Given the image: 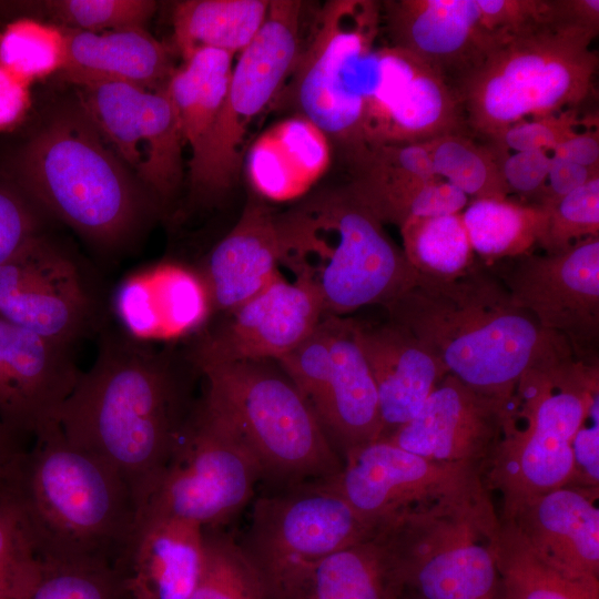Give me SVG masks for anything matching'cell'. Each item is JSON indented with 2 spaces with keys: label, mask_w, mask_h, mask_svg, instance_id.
I'll list each match as a JSON object with an SVG mask.
<instances>
[{
  "label": "cell",
  "mask_w": 599,
  "mask_h": 599,
  "mask_svg": "<svg viewBox=\"0 0 599 599\" xmlns=\"http://www.w3.org/2000/svg\"><path fill=\"white\" fill-rule=\"evenodd\" d=\"M195 405L190 379L169 355L104 329L93 365L82 372L55 423L70 443L121 475L140 516Z\"/></svg>",
  "instance_id": "6da1fadb"
},
{
  "label": "cell",
  "mask_w": 599,
  "mask_h": 599,
  "mask_svg": "<svg viewBox=\"0 0 599 599\" xmlns=\"http://www.w3.org/2000/svg\"><path fill=\"white\" fill-rule=\"evenodd\" d=\"M385 308L389 321L409 331L448 374L504 400L530 367L571 353L512 302L501 281L477 265L453 280L419 275Z\"/></svg>",
  "instance_id": "7a4b0ae2"
},
{
  "label": "cell",
  "mask_w": 599,
  "mask_h": 599,
  "mask_svg": "<svg viewBox=\"0 0 599 599\" xmlns=\"http://www.w3.org/2000/svg\"><path fill=\"white\" fill-rule=\"evenodd\" d=\"M34 437L3 489L35 556L118 568L139 520L128 484L106 461L70 443L55 422Z\"/></svg>",
  "instance_id": "3957f363"
},
{
  "label": "cell",
  "mask_w": 599,
  "mask_h": 599,
  "mask_svg": "<svg viewBox=\"0 0 599 599\" xmlns=\"http://www.w3.org/2000/svg\"><path fill=\"white\" fill-rule=\"evenodd\" d=\"M598 0H548L544 17L504 39L458 91L468 131L491 142L529 118L598 98Z\"/></svg>",
  "instance_id": "277c9868"
},
{
  "label": "cell",
  "mask_w": 599,
  "mask_h": 599,
  "mask_svg": "<svg viewBox=\"0 0 599 599\" xmlns=\"http://www.w3.org/2000/svg\"><path fill=\"white\" fill-rule=\"evenodd\" d=\"M274 221L280 264L317 297L324 315L386 307L419 278L347 185L305 195Z\"/></svg>",
  "instance_id": "5b68a950"
},
{
  "label": "cell",
  "mask_w": 599,
  "mask_h": 599,
  "mask_svg": "<svg viewBox=\"0 0 599 599\" xmlns=\"http://www.w3.org/2000/svg\"><path fill=\"white\" fill-rule=\"evenodd\" d=\"M22 190L102 250L122 247L141 226L149 202L83 112L52 120L24 148Z\"/></svg>",
  "instance_id": "8992f818"
},
{
  "label": "cell",
  "mask_w": 599,
  "mask_h": 599,
  "mask_svg": "<svg viewBox=\"0 0 599 599\" xmlns=\"http://www.w3.org/2000/svg\"><path fill=\"white\" fill-rule=\"evenodd\" d=\"M201 403L257 459L263 479L278 489L325 481L343 459L315 413L276 361H238L197 368Z\"/></svg>",
  "instance_id": "52a82bcc"
},
{
  "label": "cell",
  "mask_w": 599,
  "mask_h": 599,
  "mask_svg": "<svg viewBox=\"0 0 599 599\" xmlns=\"http://www.w3.org/2000/svg\"><path fill=\"white\" fill-rule=\"evenodd\" d=\"M599 363L570 353L552 356L520 377L505 405L502 437L486 476L502 506L561 487L572 470L571 443L592 394Z\"/></svg>",
  "instance_id": "ba28073f"
},
{
  "label": "cell",
  "mask_w": 599,
  "mask_h": 599,
  "mask_svg": "<svg viewBox=\"0 0 599 599\" xmlns=\"http://www.w3.org/2000/svg\"><path fill=\"white\" fill-rule=\"evenodd\" d=\"M490 493L480 481L385 524L405 591L418 599H505Z\"/></svg>",
  "instance_id": "9c48e42d"
},
{
  "label": "cell",
  "mask_w": 599,
  "mask_h": 599,
  "mask_svg": "<svg viewBox=\"0 0 599 599\" xmlns=\"http://www.w3.org/2000/svg\"><path fill=\"white\" fill-rule=\"evenodd\" d=\"M382 31L380 2L331 0L274 103L319 128L348 167L368 151L363 135L362 75Z\"/></svg>",
  "instance_id": "30bf717a"
},
{
  "label": "cell",
  "mask_w": 599,
  "mask_h": 599,
  "mask_svg": "<svg viewBox=\"0 0 599 599\" xmlns=\"http://www.w3.org/2000/svg\"><path fill=\"white\" fill-rule=\"evenodd\" d=\"M303 8L298 0L270 1L262 28L238 54L217 119L189 163L199 202L213 203L235 184L250 124L274 103L300 55Z\"/></svg>",
  "instance_id": "8fae6325"
},
{
  "label": "cell",
  "mask_w": 599,
  "mask_h": 599,
  "mask_svg": "<svg viewBox=\"0 0 599 599\" xmlns=\"http://www.w3.org/2000/svg\"><path fill=\"white\" fill-rule=\"evenodd\" d=\"M260 479L253 453L197 400L139 519L175 517L204 529L221 528L247 505Z\"/></svg>",
  "instance_id": "7c38bea8"
},
{
  "label": "cell",
  "mask_w": 599,
  "mask_h": 599,
  "mask_svg": "<svg viewBox=\"0 0 599 599\" xmlns=\"http://www.w3.org/2000/svg\"><path fill=\"white\" fill-rule=\"evenodd\" d=\"M379 527L363 518L326 483L318 481L257 498L238 544L268 593L291 575Z\"/></svg>",
  "instance_id": "4fadbf2b"
},
{
  "label": "cell",
  "mask_w": 599,
  "mask_h": 599,
  "mask_svg": "<svg viewBox=\"0 0 599 599\" xmlns=\"http://www.w3.org/2000/svg\"><path fill=\"white\" fill-rule=\"evenodd\" d=\"M0 318L70 347L103 325L92 281L42 234L0 264Z\"/></svg>",
  "instance_id": "5bb4252c"
},
{
  "label": "cell",
  "mask_w": 599,
  "mask_h": 599,
  "mask_svg": "<svg viewBox=\"0 0 599 599\" xmlns=\"http://www.w3.org/2000/svg\"><path fill=\"white\" fill-rule=\"evenodd\" d=\"M364 73L363 135L368 150L470 133L458 94L414 54L376 44Z\"/></svg>",
  "instance_id": "9a60e30c"
},
{
  "label": "cell",
  "mask_w": 599,
  "mask_h": 599,
  "mask_svg": "<svg viewBox=\"0 0 599 599\" xmlns=\"http://www.w3.org/2000/svg\"><path fill=\"white\" fill-rule=\"evenodd\" d=\"M79 92L82 112L122 163L156 199L172 197L182 180L184 140L165 89L104 82Z\"/></svg>",
  "instance_id": "2e32d148"
},
{
  "label": "cell",
  "mask_w": 599,
  "mask_h": 599,
  "mask_svg": "<svg viewBox=\"0 0 599 599\" xmlns=\"http://www.w3.org/2000/svg\"><path fill=\"white\" fill-rule=\"evenodd\" d=\"M515 260L505 278L512 302L562 338L575 358L599 363V235Z\"/></svg>",
  "instance_id": "e0dca14e"
},
{
  "label": "cell",
  "mask_w": 599,
  "mask_h": 599,
  "mask_svg": "<svg viewBox=\"0 0 599 599\" xmlns=\"http://www.w3.org/2000/svg\"><path fill=\"white\" fill-rule=\"evenodd\" d=\"M485 481L465 469L439 464L385 439L352 449L325 480L363 518L382 526L402 514Z\"/></svg>",
  "instance_id": "ac0fdd59"
},
{
  "label": "cell",
  "mask_w": 599,
  "mask_h": 599,
  "mask_svg": "<svg viewBox=\"0 0 599 599\" xmlns=\"http://www.w3.org/2000/svg\"><path fill=\"white\" fill-rule=\"evenodd\" d=\"M506 402L447 374L413 419L380 439L486 479L501 441Z\"/></svg>",
  "instance_id": "d6986e66"
},
{
  "label": "cell",
  "mask_w": 599,
  "mask_h": 599,
  "mask_svg": "<svg viewBox=\"0 0 599 599\" xmlns=\"http://www.w3.org/2000/svg\"><path fill=\"white\" fill-rule=\"evenodd\" d=\"M199 335L187 355L195 369L238 361H276L324 316L317 297L281 273L260 293Z\"/></svg>",
  "instance_id": "ffe728a7"
},
{
  "label": "cell",
  "mask_w": 599,
  "mask_h": 599,
  "mask_svg": "<svg viewBox=\"0 0 599 599\" xmlns=\"http://www.w3.org/2000/svg\"><path fill=\"white\" fill-rule=\"evenodd\" d=\"M380 17L388 44L428 64L457 94L502 41L483 23L477 0H388Z\"/></svg>",
  "instance_id": "44dd1931"
},
{
  "label": "cell",
  "mask_w": 599,
  "mask_h": 599,
  "mask_svg": "<svg viewBox=\"0 0 599 599\" xmlns=\"http://www.w3.org/2000/svg\"><path fill=\"white\" fill-rule=\"evenodd\" d=\"M82 372L73 347L0 318V422L35 436L55 422Z\"/></svg>",
  "instance_id": "7402d4cb"
},
{
  "label": "cell",
  "mask_w": 599,
  "mask_h": 599,
  "mask_svg": "<svg viewBox=\"0 0 599 599\" xmlns=\"http://www.w3.org/2000/svg\"><path fill=\"white\" fill-rule=\"evenodd\" d=\"M599 488L566 484L501 506L531 550L549 567L599 586Z\"/></svg>",
  "instance_id": "603a6c76"
},
{
  "label": "cell",
  "mask_w": 599,
  "mask_h": 599,
  "mask_svg": "<svg viewBox=\"0 0 599 599\" xmlns=\"http://www.w3.org/2000/svg\"><path fill=\"white\" fill-rule=\"evenodd\" d=\"M205 561L204 528L175 517H144L116 568L125 599H189Z\"/></svg>",
  "instance_id": "cb8c5ba5"
},
{
  "label": "cell",
  "mask_w": 599,
  "mask_h": 599,
  "mask_svg": "<svg viewBox=\"0 0 599 599\" xmlns=\"http://www.w3.org/2000/svg\"><path fill=\"white\" fill-rule=\"evenodd\" d=\"M354 334L376 386L385 438L417 415L448 373L409 331L392 321L369 325L354 319Z\"/></svg>",
  "instance_id": "d4e9b609"
},
{
  "label": "cell",
  "mask_w": 599,
  "mask_h": 599,
  "mask_svg": "<svg viewBox=\"0 0 599 599\" xmlns=\"http://www.w3.org/2000/svg\"><path fill=\"white\" fill-rule=\"evenodd\" d=\"M114 309L125 333L146 342L199 331L212 304L200 273L171 263L123 281L115 293Z\"/></svg>",
  "instance_id": "484cf974"
},
{
  "label": "cell",
  "mask_w": 599,
  "mask_h": 599,
  "mask_svg": "<svg viewBox=\"0 0 599 599\" xmlns=\"http://www.w3.org/2000/svg\"><path fill=\"white\" fill-rule=\"evenodd\" d=\"M275 213L250 201L232 230L211 250L199 272L215 312L243 304L280 273Z\"/></svg>",
  "instance_id": "4316f807"
},
{
  "label": "cell",
  "mask_w": 599,
  "mask_h": 599,
  "mask_svg": "<svg viewBox=\"0 0 599 599\" xmlns=\"http://www.w3.org/2000/svg\"><path fill=\"white\" fill-rule=\"evenodd\" d=\"M403 580L386 526L304 567L267 593L268 599H397Z\"/></svg>",
  "instance_id": "83f0119b"
},
{
  "label": "cell",
  "mask_w": 599,
  "mask_h": 599,
  "mask_svg": "<svg viewBox=\"0 0 599 599\" xmlns=\"http://www.w3.org/2000/svg\"><path fill=\"white\" fill-rule=\"evenodd\" d=\"M63 78L78 87L116 82L165 89L174 71L165 45L145 29L89 32L65 29Z\"/></svg>",
  "instance_id": "f1b7e54d"
},
{
  "label": "cell",
  "mask_w": 599,
  "mask_h": 599,
  "mask_svg": "<svg viewBox=\"0 0 599 599\" xmlns=\"http://www.w3.org/2000/svg\"><path fill=\"white\" fill-rule=\"evenodd\" d=\"M314 413L342 459L382 436L376 386L354 334V318L337 316L332 373Z\"/></svg>",
  "instance_id": "f546056e"
},
{
  "label": "cell",
  "mask_w": 599,
  "mask_h": 599,
  "mask_svg": "<svg viewBox=\"0 0 599 599\" xmlns=\"http://www.w3.org/2000/svg\"><path fill=\"white\" fill-rule=\"evenodd\" d=\"M331 150L319 128L292 114L266 129L251 145L245 156L248 181L263 199H302L328 169Z\"/></svg>",
  "instance_id": "4dcf8cb0"
},
{
  "label": "cell",
  "mask_w": 599,
  "mask_h": 599,
  "mask_svg": "<svg viewBox=\"0 0 599 599\" xmlns=\"http://www.w3.org/2000/svg\"><path fill=\"white\" fill-rule=\"evenodd\" d=\"M349 170L347 187L383 224L398 229L414 217L461 213L469 203L465 193L443 179L424 180L374 151Z\"/></svg>",
  "instance_id": "1f68e13d"
},
{
  "label": "cell",
  "mask_w": 599,
  "mask_h": 599,
  "mask_svg": "<svg viewBox=\"0 0 599 599\" xmlns=\"http://www.w3.org/2000/svg\"><path fill=\"white\" fill-rule=\"evenodd\" d=\"M268 0H187L173 11L174 42L183 60L201 49L240 54L262 28Z\"/></svg>",
  "instance_id": "d6a6232c"
},
{
  "label": "cell",
  "mask_w": 599,
  "mask_h": 599,
  "mask_svg": "<svg viewBox=\"0 0 599 599\" xmlns=\"http://www.w3.org/2000/svg\"><path fill=\"white\" fill-rule=\"evenodd\" d=\"M234 55L201 49L171 74L165 91L175 109L184 143L194 154L211 132L225 98Z\"/></svg>",
  "instance_id": "836d02e7"
},
{
  "label": "cell",
  "mask_w": 599,
  "mask_h": 599,
  "mask_svg": "<svg viewBox=\"0 0 599 599\" xmlns=\"http://www.w3.org/2000/svg\"><path fill=\"white\" fill-rule=\"evenodd\" d=\"M461 216L475 254L486 261L531 253L548 223L544 206L509 196L469 200Z\"/></svg>",
  "instance_id": "e575fe53"
},
{
  "label": "cell",
  "mask_w": 599,
  "mask_h": 599,
  "mask_svg": "<svg viewBox=\"0 0 599 599\" xmlns=\"http://www.w3.org/2000/svg\"><path fill=\"white\" fill-rule=\"evenodd\" d=\"M497 564L505 599H599V586L571 580L549 567L500 515Z\"/></svg>",
  "instance_id": "d590c367"
},
{
  "label": "cell",
  "mask_w": 599,
  "mask_h": 599,
  "mask_svg": "<svg viewBox=\"0 0 599 599\" xmlns=\"http://www.w3.org/2000/svg\"><path fill=\"white\" fill-rule=\"evenodd\" d=\"M399 231L403 252L420 276L453 280L476 266L461 213L414 217Z\"/></svg>",
  "instance_id": "8d00e7d4"
},
{
  "label": "cell",
  "mask_w": 599,
  "mask_h": 599,
  "mask_svg": "<svg viewBox=\"0 0 599 599\" xmlns=\"http://www.w3.org/2000/svg\"><path fill=\"white\" fill-rule=\"evenodd\" d=\"M435 173L469 200L508 197L500 161L507 153L470 133H451L424 142Z\"/></svg>",
  "instance_id": "74e56055"
},
{
  "label": "cell",
  "mask_w": 599,
  "mask_h": 599,
  "mask_svg": "<svg viewBox=\"0 0 599 599\" xmlns=\"http://www.w3.org/2000/svg\"><path fill=\"white\" fill-rule=\"evenodd\" d=\"M204 568L189 599H267L258 571L231 535L204 529Z\"/></svg>",
  "instance_id": "f35d334b"
},
{
  "label": "cell",
  "mask_w": 599,
  "mask_h": 599,
  "mask_svg": "<svg viewBox=\"0 0 599 599\" xmlns=\"http://www.w3.org/2000/svg\"><path fill=\"white\" fill-rule=\"evenodd\" d=\"M23 599H125L118 569L94 560L38 562Z\"/></svg>",
  "instance_id": "ab89813d"
},
{
  "label": "cell",
  "mask_w": 599,
  "mask_h": 599,
  "mask_svg": "<svg viewBox=\"0 0 599 599\" xmlns=\"http://www.w3.org/2000/svg\"><path fill=\"white\" fill-rule=\"evenodd\" d=\"M62 30L21 20L7 27L0 35V64L29 83L61 69L64 59Z\"/></svg>",
  "instance_id": "60d3db41"
},
{
  "label": "cell",
  "mask_w": 599,
  "mask_h": 599,
  "mask_svg": "<svg viewBox=\"0 0 599 599\" xmlns=\"http://www.w3.org/2000/svg\"><path fill=\"white\" fill-rule=\"evenodd\" d=\"M337 316L324 315L316 327L276 363L315 409L333 367V339Z\"/></svg>",
  "instance_id": "b9f144b4"
},
{
  "label": "cell",
  "mask_w": 599,
  "mask_h": 599,
  "mask_svg": "<svg viewBox=\"0 0 599 599\" xmlns=\"http://www.w3.org/2000/svg\"><path fill=\"white\" fill-rule=\"evenodd\" d=\"M599 235V176L561 197L548 210L546 235L539 245L557 253L573 243Z\"/></svg>",
  "instance_id": "7bdbcfd3"
},
{
  "label": "cell",
  "mask_w": 599,
  "mask_h": 599,
  "mask_svg": "<svg viewBox=\"0 0 599 599\" xmlns=\"http://www.w3.org/2000/svg\"><path fill=\"white\" fill-rule=\"evenodd\" d=\"M49 4L70 29L89 32L145 29L156 9V2L150 0H60Z\"/></svg>",
  "instance_id": "ee69618b"
},
{
  "label": "cell",
  "mask_w": 599,
  "mask_h": 599,
  "mask_svg": "<svg viewBox=\"0 0 599 599\" xmlns=\"http://www.w3.org/2000/svg\"><path fill=\"white\" fill-rule=\"evenodd\" d=\"M593 126H598L597 110L570 109L519 121L488 143L504 152L542 150L550 153L577 132Z\"/></svg>",
  "instance_id": "f6af8a7d"
},
{
  "label": "cell",
  "mask_w": 599,
  "mask_h": 599,
  "mask_svg": "<svg viewBox=\"0 0 599 599\" xmlns=\"http://www.w3.org/2000/svg\"><path fill=\"white\" fill-rule=\"evenodd\" d=\"M38 562L16 509L0 488V599H23Z\"/></svg>",
  "instance_id": "bcb514c9"
},
{
  "label": "cell",
  "mask_w": 599,
  "mask_h": 599,
  "mask_svg": "<svg viewBox=\"0 0 599 599\" xmlns=\"http://www.w3.org/2000/svg\"><path fill=\"white\" fill-rule=\"evenodd\" d=\"M40 210L22 187L0 177V264L40 234Z\"/></svg>",
  "instance_id": "7dc6e473"
},
{
  "label": "cell",
  "mask_w": 599,
  "mask_h": 599,
  "mask_svg": "<svg viewBox=\"0 0 599 599\" xmlns=\"http://www.w3.org/2000/svg\"><path fill=\"white\" fill-rule=\"evenodd\" d=\"M570 485L599 488V390H596L571 443Z\"/></svg>",
  "instance_id": "c3c4849f"
},
{
  "label": "cell",
  "mask_w": 599,
  "mask_h": 599,
  "mask_svg": "<svg viewBox=\"0 0 599 599\" xmlns=\"http://www.w3.org/2000/svg\"><path fill=\"white\" fill-rule=\"evenodd\" d=\"M550 163V154L542 150L507 152L500 169L509 193L534 203L545 185Z\"/></svg>",
  "instance_id": "681fc988"
},
{
  "label": "cell",
  "mask_w": 599,
  "mask_h": 599,
  "mask_svg": "<svg viewBox=\"0 0 599 599\" xmlns=\"http://www.w3.org/2000/svg\"><path fill=\"white\" fill-rule=\"evenodd\" d=\"M485 27L500 40L512 37L540 20L548 0H477Z\"/></svg>",
  "instance_id": "f907efd6"
},
{
  "label": "cell",
  "mask_w": 599,
  "mask_h": 599,
  "mask_svg": "<svg viewBox=\"0 0 599 599\" xmlns=\"http://www.w3.org/2000/svg\"><path fill=\"white\" fill-rule=\"evenodd\" d=\"M550 169L545 185L535 200L547 211L561 197L599 176V171L588 169L562 158L551 156Z\"/></svg>",
  "instance_id": "816d5d0a"
},
{
  "label": "cell",
  "mask_w": 599,
  "mask_h": 599,
  "mask_svg": "<svg viewBox=\"0 0 599 599\" xmlns=\"http://www.w3.org/2000/svg\"><path fill=\"white\" fill-rule=\"evenodd\" d=\"M28 105V83L0 64V130L20 120Z\"/></svg>",
  "instance_id": "f5cc1de1"
},
{
  "label": "cell",
  "mask_w": 599,
  "mask_h": 599,
  "mask_svg": "<svg viewBox=\"0 0 599 599\" xmlns=\"http://www.w3.org/2000/svg\"><path fill=\"white\" fill-rule=\"evenodd\" d=\"M599 126L586 128L556 146L549 154L599 171Z\"/></svg>",
  "instance_id": "db71d44e"
},
{
  "label": "cell",
  "mask_w": 599,
  "mask_h": 599,
  "mask_svg": "<svg viewBox=\"0 0 599 599\" xmlns=\"http://www.w3.org/2000/svg\"><path fill=\"white\" fill-rule=\"evenodd\" d=\"M19 435L0 422V487L3 486L16 461L24 451L18 441Z\"/></svg>",
  "instance_id": "11a10c76"
},
{
  "label": "cell",
  "mask_w": 599,
  "mask_h": 599,
  "mask_svg": "<svg viewBox=\"0 0 599 599\" xmlns=\"http://www.w3.org/2000/svg\"><path fill=\"white\" fill-rule=\"evenodd\" d=\"M397 599H418V598L414 597L413 595L408 593L407 591L403 589Z\"/></svg>",
  "instance_id": "9f6ffc18"
}]
</instances>
